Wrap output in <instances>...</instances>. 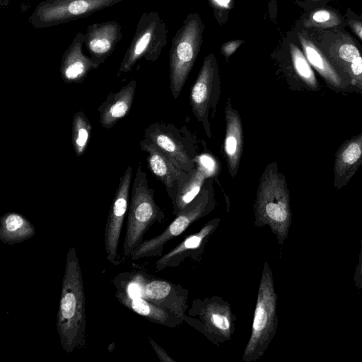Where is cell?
I'll use <instances>...</instances> for the list:
<instances>
[{"label": "cell", "mask_w": 362, "mask_h": 362, "mask_svg": "<svg viewBox=\"0 0 362 362\" xmlns=\"http://www.w3.org/2000/svg\"><path fill=\"white\" fill-rule=\"evenodd\" d=\"M56 325L61 346L66 353L86 346V296L81 265L74 247H69L66 254Z\"/></svg>", "instance_id": "obj_1"}, {"label": "cell", "mask_w": 362, "mask_h": 362, "mask_svg": "<svg viewBox=\"0 0 362 362\" xmlns=\"http://www.w3.org/2000/svg\"><path fill=\"white\" fill-rule=\"evenodd\" d=\"M256 227L268 226L283 245L291 224L290 194L286 177L276 163L267 165L261 175L254 204Z\"/></svg>", "instance_id": "obj_2"}, {"label": "cell", "mask_w": 362, "mask_h": 362, "mask_svg": "<svg viewBox=\"0 0 362 362\" xmlns=\"http://www.w3.org/2000/svg\"><path fill=\"white\" fill-rule=\"evenodd\" d=\"M277 295L269 264L263 265L253 316L250 337L241 360L255 362L259 359L275 336L277 325Z\"/></svg>", "instance_id": "obj_3"}, {"label": "cell", "mask_w": 362, "mask_h": 362, "mask_svg": "<svg viewBox=\"0 0 362 362\" xmlns=\"http://www.w3.org/2000/svg\"><path fill=\"white\" fill-rule=\"evenodd\" d=\"M164 214L154 200V189L148 187L147 175L139 165L134 180L129 203L127 230L123 244V259L144 240L148 229L161 222Z\"/></svg>", "instance_id": "obj_4"}, {"label": "cell", "mask_w": 362, "mask_h": 362, "mask_svg": "<svg viewBox=\"0 0 362 362\" xmlns=\"http://www.w3.org/2000/svg\"><path fill=\"white\" fill-rule=\"evenodd\" d=\"M308 31L349 83L353 92L362 95V47L358 41L346 28Z\"/></svg>", "instance_id": "obj_5"}, {"label": "cell", "mask_w": 362, "mask_h": 362, "mask_svg": "<svg viewBox=\"0 0 362 362\" xmlns=\"http://www.w3.org/2000/svg\"><path fill=\"white\" fill-rule=\"evenodd\" d=\"M212 179L208 177L197 197L159 235L144 240L131 253L132 260L161 255L164 245L184 232L193 222L211 212L215 206Z\"/></svg>", "instance_id": "obj_6"}, {"label": "cell", "mask_w": 362, "mask_h": 362, "mask_svg": "<svg viewBox=\"0 0 362 362\" xmlns=\"http://www.w3.org/2000/svg\"><path fill=\"white\" fill-rule=\"evenodd\" d=\"M189 315L196 317L184 316V320L217 344L230 340L234 333L235 316L220 297L194 300Z\"/></svg>", "instance_id": "obj_7"}, {"label": "cell", "mask_w": 362, "mask_h": 362, "mask_svg": "<svg viewBox=\"0 0 362 362\" xmlns=\"http://www.w3.org/2000/svg\"><path fill=\"white\" fill-rule=\"evenodd\" d=\"M123 0H64L37 5L28 21L35 28H45L86 18Z\"/></svg>", "instance_id": "obj_8"}, {"label": "cell", "mask_w": 362, "mask_h": 362, "mask_svg": "<svg viewBox=\"0 0 362 362\" xmlns=\"http://www.w3.org/2000/svg\"><path fill=\"white\" fill-rule=\"evenodd\" d=\"M202 40L198 21L192 18L174 41L170 54V90L177 99L197 59Z\"/></svg>", "instance_id": "obj_9"}, {"label": "cell", "mask_w": 362, "mask_h": 362, "mask_svg": "<svg viewBox=\"0 0 362 362\" xmlns=\"http://www.w3.org/2000/svg\"><path fill=\"white\" fill-rule=\"evenodd\" d=\"M219 96L218 68L214 55L211 54L204 59L190 93L193 114L202 124L209 139L212 136L209 120V112L212 110V116H214Z\"/></svg>", "instance_id": "obj_10"}, {"label": "cell", "mask_w": 362, "mask_h": 362, "mask_svg": "<svg viewBox=\"0 0 362 362\" xmlns=\"http://www.w3.org/2000/svg\"><path fill=\"white\" fill-rule=\"evenodd\" d=\"M132 175V168L128 166L119 178L105 224L104 243L106 259L115 266L120 264L118 255L119 243L124 217L129 207Z\"/></svg>", "instance_id": "obj_11"}, {"label": "cell", "mask_w": 362, "mask_h": 362, "mask_svg": "<svg viewBox=\"0 0 362 362\" xmlns=\"http://www.w3.org/2000/svg\"><path fill=\"white\" fill-rule=\"evenodd\" d=\"M296 40L308 62L328 88L336 93H353L349 83L334 66L308 30L300 27L296 32Z\"/></svg>", "instance_id": "obj_12"}, {"label": "cell", "mask_w": 362, "mask_h": 362, "mask_svg": "<svg viewBox=\"0 0 362 362\" xmlns=\"http://www.w3.org/2000/svg\"><path fill=\"white\" fill-rule=\"evenodd\" d=\"M158 23L152 14H144L121 62L117 76L128 73L142 58L153 59L158 50Z\"/></svg>", "instance_id": "obj_13"}, {"label": "cell", "mask_w": 362, "mask_h": 362, "mask_svg": "<svg viewBox=\"0 0 362 362\" xmlns=\"http://www.w3.org/2000/svg\"><path fill=\"white\" fill-rule=\"evenodd\" d=\"M144 138L184 171L189 173L195 168V159L187 153L186 146L175 133L173 126L153 123L145 129Z\"/></svg>", "instance_id": "obj_14"}, {"label": "cell", "mask_w": 362, "mask_h": 362, "mask_svg": "<svg viewBox=\"0 0 362 362\" xmlns=\"http://www.w3.org/2000/svg\"><path fill=\"white\" fill-rule=\"evenodd\" d=\"M84 45L92 60L99 66L113 52L122 37L119 22L108 21L87 27Z\"/></svg>", "instance_id": "obj_15"}, {"label": "cell", "mask_w": 362, "mask_h": 362, "mask_svg": "<svg viewBox=\"0 0 362 362\" xmlns=\"http://www.w3.org/2000/svg\"><path fill=\"white\" fill-rule=\"evenodd\" d=\"M143 298L183 319L188 308L187 290L150 275L144 286Z\"/></svg>", "instance_id": "obj_16"}, {"label": "cell", "mask_w": 362, "mask_h": 362, "mask_svg": "<svg viewBox=\"0 0 362 362\" xmlns=\"http://www.w3.org/2000/svg\"><path fill=\"white\" fill-rule=\"evenodd\" d=\"M219 222L218 218L211 220L199 232L187 237L177 246L156 262V270L159 272L167 267H177L187 257L196 259L201 255L206 243L218 228Z\"/></svg>", "instance_id": "obj_17"}, {"label": "cell", "mask_w": 362, "mask_h": 362, "mask_svg": "<svg viewBox=\"0 0 362 362\" xmlns=\"http://www.w3.org/2000/svg\"><path fill=\"white\" fill-rule=\"evenodd\" d=\"M139 144L141 149L148 153V169L165 185L168 196L173 200L177 187L189 173L180 168L146 139L141 140Z\"/></svg>", "instance_id": "obj_18"}, {"label": "cell", "mask_w": 362, "mask_h": 362, "mask_svg": "<svg viewBox=\"0 0 362 362\" xmlns=\"http://www.w3.org/2000/svg\"><path fill=\"white\" fill-rule=\"evenodd\" d=\"M84 40L85 34L77 33L62 55L59 72L66 83H81L90 71L99 67L90 57L83 54Z\"/></svg>", "instance_id": "obj_19"}, {"label": "cell", "mask_w": 362, "mask_h": 362, "mask_svg": "<svg viewBox=\"0 0 362 362\" xmlns=\"http://www.w3.org/2000/svg\"><path fill=\"white\" fill-rule=\"evenodd\" d=\"M362 164V132L346 141L335 153L333 186L341 189L346 186Z\"/></svg>", "instance_id": "obj_20"}, {"label": "cell", "mask_w": 362, "mask_h": 362, "mask_svg": "<svg viewBox=\"0 0 362 362\" xmlns=\"http://www.w3.org/2000/svg\"><path fill=\"white\" fill-rule=\"evenodd\" d=\"M226 133L223 151L229 174L235 177L239 169L243 148V131L240 116L228 98L225 107Z\"/></svg>", "instance_id": "obj_21"}, {"label": "cell", "mask_w": 362, "mask_h": 362, "mask_svg": "<svg viewBox=\"0 0 362 362\" xmlns=\"http://www.w3.org/2000/svg\"><path fill=\"white\" fill-rule=\"evenodd\" d=\"M136 82L131 80L117 93H110L98 108L100 123L110 129L130 112L135 95Z\"/></svg>", "instance_id": "obj_22"}, {"label": "cell", "mask_w": 362, "mask_h": 362, "mask_svg": "<svg viewBox=\"0 0 362 362\" xmlns=\"http://www.w3.org/2000/svg\"><path fill=\"white\" fill-rule=\"evenodd\" d=\"M117 300L135 313L158 325L175 327L184 320L183 318L168 311L144 298H130L124 293L116 291Z\"/></svg>", "instance_id": "obj_23"}, {"label": "cell", "mask_w": 362, "mask_h": 362, "mask_svg": "<svg viewBox=\"0 0 362 362\" xmlns=\"http://www.w3.org/2000/svg\"><path fill=\"white\" fill-rule=\"evenodd\" d=\"M291 68L294 79V89L310 92H317L320 85L315 70L306 59L300 45L293 42L288 43Z\"/></svg>", "instance_id": "obj_24"}, {"label": "cell", "mask_w": 362, "mask_h": 362, "mask_svg": "<svg viewBox=\"0 0 362 362\" xmlns=\"http://www.w3.org/2000/svg\"><path fill=\"white\" fill-rule=\"evenodd\" d=\"M35 233L34 225L19 213L8 212L0 217V240L4 244H19L31 239Z\"/></svg>", "instance_id": "obj_25"}, {"label": "cell", "mask_w": 362, "mask_h": 362, "mask_svg": "<svg viewBox=\"0 0 362 362\" xmlns=\"http://www.w3.org/2000/svg\"><path fill=\"white\" fill-rule=\"evenodd\" d=\"M300 27L309 31L346 28L345 17L328 5L310 9L302 17Z\"/></svg>", "instance_id": "obj_26"}, {"label": "cell", "mask_w": 362, "mask_h": 362, "mask_svg": "<svg viewBox=\"0 0 362 362\" xmlns=\"http://www.w3.org/2000/svg\"><path fill=\"white\" fill-rule=\"evenodd\" d=\"M208 177L206 171L196 163L195 168L189 172L176 189L172 200L175 215H178L197 197Z\"/></svg>", "instance_id": "obj_27"}, {"label": "cell", "mask_w": 362, "mask_h": 362, "mask_svg": "<svg viewBox=\"0 0 362 362\" xmlns=\"http://www.w3.org/2000/svg\"><path fill=\"white\" fill-rule=\"evenodd\" d=\"M148 274L142 271L123 272L112 279L116 290L130 298H143L144 288Z\"/></svg>", "instance_id": "obj_28"}, {"label": "cell", "mask_w": 362, "mask_h": 362, "mask_svg": "<svg viewBox=\"0 0 362 362\" xmlns=\"http://www.w3.org/2000/svg\"><path fill=\"white\" fill-rule=\"evenodd\" d=\"M92 126L82 110L76 112L71 124V142L76 156L86 151L91 136Z\"/></svg>", "instance_id": "obj_29"}, {"label": "cell", "mask_w": 362, "mask_h": 362, "mask_svg": "<svg viewBox=\"0 0 362 362\" xmlns=\"http://www.w3.org/2000/svg\"><path fill=\"white\" fill-rule=\"evenodd\" d=\"M344 16L347 28L362 41V13H357L348 8Z\"/></svg>", "instance_id": "obj_30"}, {"label": "cell", "mask_w": 362, "mask_h": 362, "mask_svg": "<svg viewBox=\"0 0 362 362\" xmlns=\"http://www.w3.org/2000/svg\"><path fill=\"white\" fill-rule=\"evenodd\" d=\"M361 247L358 257V263L356 266L354 275V282L358 289H362V239L361 240Z\"/></svg>", "instance_id": "obj_31"}, {"label": "cell", "mask_w": 362, "mask_h": 362, "mask_svg": "<svg viewBox=\"0 0 362 362\" xmlns=\"http://www.w3.org/2000/svg\"><path fill=\"white\" fill-rule=\"evenodd\" d=\"M150 344L156 353L158 358L162 362H175L174 359H173L170 356L167 354V352L160 346L153 339L148 337Z\"/></svg>", "instance_id": "obj_32"}, {"label": "cell", "mask_w": 362, "mask_h": 362, "mask_svg": "<svg viewBox=\"0 0 362 362\" xmlns=\"http://www.w3.org/2000/svg\"><path fill=\"white\" fill-rule=\"evenodd\" d=\"M243 42L241 40L228 42L222 45L221 52L228 59Z\"/></svg>", "instance_id": "obj_33"}, {"label": "cell", "mask_w": 362, "mask_h": 362, "mask_svg": "<svg viewBox=\"0 0 362 362\" xmlns=\"http://www.w3.org/2000/svg\"><path fill=\"white\" fill-rule=\"evenodd\" d=\"M332 0H303L306 11L313 8L328 5Z\"/></svg>", "instance_id": "obj_34"}, {"label": "cell", "mask_w": 362, "mask_h": 362, "mask_svg": "<svg viewBox=\"0 0 362 362\" xmlns=\"http://www.w3.org/2000/svg\"><path fill=\"white\" fill-rule=\"evenodd\" d=\"M216 5L221 7L228 8L230 0H212Z\"/></svg>", "instance_id": "obj_35"}, {"label": "cell", "mask_w": 362, "mask_h": 362, "mask_svg": "<svg viewBox=\"0 0 362 362\" xmlns=\"http://www.w3.org/2000/svg\"><path fill=\"white\" fill-rule=\"evenodd\" d=\"M115 343H111L109 346H108V348H107V350L111 352L112 351H113L114 348H115Z\"/></svg>", "instance_id": "obj_36"}, {"label": "cell", "mask_w": 362, "mask_h": 362, "mask_svg": "<svg viewBox=\"0 0 362 362\" xmlns=\"http://www.w3.org/2000/svg\"><path fill=\"white\" fill-rule=\"evenodd\" d=\"M46 1H48V2H54V1H64V0H45Z\"/></svg>", "instance_id": "obj_37"}]
</instances>
